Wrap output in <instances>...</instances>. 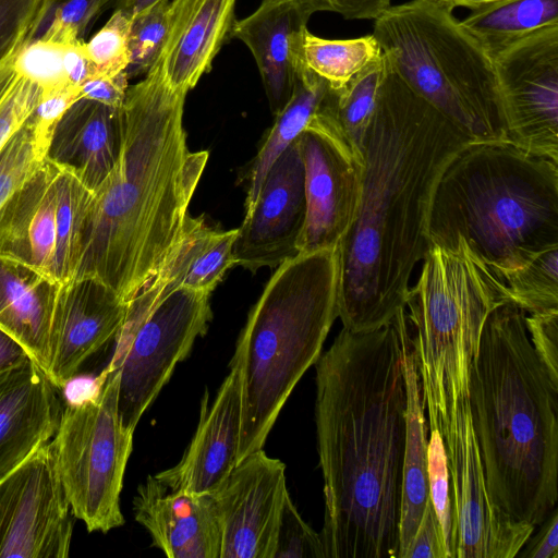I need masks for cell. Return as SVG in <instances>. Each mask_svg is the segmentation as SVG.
Returning a JSON list of instances; mask_svg holds the SVG:
<instances>
[{
  "label": "cell",
  "mask_w": 558,
  "mask_h": 558,
  "mask_svg": "<svg viewBox=\"0 0 558 558\" xmlns=\"http://www.w3.org/2000/svg\"><path fill=\"white\" fill-rule=\"evenodd\" d=\"M315 368L325 558H397L407 390L396 316L342 327Z\"/></svg>",
  "instance_id": "1"
},
{
  "label": "cell",
  "mask_w": 558,
  "mask_h": 558,
  "mask_svg": "<svg viewBox=\"0 0 558 558\" xmlns=\"http://www.w3.org/2000/svg\"><path fill=\"white\" fill-rule=\"evenodd\" d=\"M471 141L387 61L364 142L356 211L337 246L343 328L373 330L404 308L413 270L429 250L436 182Z\"/></svg>",
  "instance_id": "2"
},
{
  "label": "cell",
  "mask_w": 558,
  "mask_h": 558,
  "mask_svg": "<svg viewBox=\"0 0 558 558\" xmlns=\"http://www.w3.org/2000/svg\"><path fill=\"white\" fill-rule=\"evenodd\" d=\"M186 95L166 82L158 59L129 86L120 154L92 192L73 279L95 278L129 302L174 246L208 159L187 147Z\"/></svg>",
  "instance_id": "3"
},
{
  "label": "cell",
  "mask_w": 558,
  "mask_h": 558,
  "mask_svg": "<svg viewBox=\"0 0 558 558\" xmlns=\"http://www.w3.org/2000/svg\"><path fill=\"white\" fill-rule=\"evenodd\" d=\"M525 315L511 301L489 313L468 399L490 499L537 527L558 500V384L533 349Z\"/></svg>",
  "instance_id": "4"
},
{
  "label": "cell",
  "mask_w": 558,
  "mask_h": 558,
  "mask_svg": "<svg viewBox=\"0 0 558 558\" xmlns=\"http://www.w3.org/2000/svg\"><path fill=\"white\" fill-rule=\"evenodd\" d=\"M427 239H462L500 277L558 247V161L507 140L466 143L436 182Z\"/></svg>",
  "instance_id": "5"
},
{
  "label": "cell",
  "mask_w": 558,
  "mask_h": 558,
  "mask_svg": "<svg viewBox=\"0 0 558 558\" xmlns=\"http://www.w3.org/2000/svg\"><path fill=\"white\" fill-rule=\"evenodd\" d=\"M338 301L337 247L300 253L276 267L234 351L242 366L236 464L263 449L294 387L319 359Z\"/></svg>",
  "instance_id": "6"
},
{
  "label": "cell",
  "mask_w": 558,
  "mask_h": 558,
  "mask_svg": "<svg viewBox=\"0 0 558 558\" xmlns=\"http://www.w3.org/2000/svg\"><path fill=\"white\" fill-rule=\"evenodd\" d=\"M404 311L428 429L441 438L468 399L469 369L489 313L511 301L504 279L458 239L430 246Z\"/></svg>",
  "instance_id": "7"
},
{
  "label": "cell",
  "mask_w": 558,
  "mask_h": 558,
  "mask_svg": "<svg viewBox=\"0 0 558 558\" xmlns=\"http://www.w3.org/2000/svg\"><path fill=\"white\" fill-rule=\"evenodd\" d=\"M432 0L391 5L373 35L392 70L472 141L508 140L492 59Z\"/></svg>",
  "instance_id": "8"
},
{
  "label": "cell",
  "mask_w": 558,
  "mask_h": 558,
  "mask_svg": "<svg viewBox=\"0 0 558 558\" xmlns=\"http://www.w3.org/2000/svg\"><path fill=\"white\" fill-rule=\"evenodd\" d=\"M96 384L62 409L49 446L74 517L89 532L107 533L124 523L120 495L134 432L118 412V373L106 367Z\"/></svg>",
  "instance_id": "9"
},
{
  "label": "cell",
  "mask_w": 558,
  "mask_h": 558,
  "mask_svg": "<svg viewBox=\"0 0 558 558\" xmlns=\"http://www.w3.org/2000/svg\"><path fill=\"white\" fill-rule=\"evenodd\" d=\"M209 293L180 288L151 304L128 302L106 366L119 375L118 412L135 430L174 367L206 333L213 313Z\"/></svg>",
  "instance_id": "10"
},
{
  "label": "cell",
  "mask_w": 558,
  "mask_h": 558,
  "mask_svg": "<svg viewBox=\"0 0 558 558\" xmlns=\"http://www.w3.org/2000/svg\"><path fill=\"white\" fill-rule=\"evenodd\" d=\"M92 192L46 158L0 210V255L52 280L73 279Z\"/></svg>",
  "instance_id": "11"
},
{
  "label": "cell",
  "mask_w": 558,
  "mask_h": 558,
  "mask_svg": "<svg viewBox=\"0 0 558 558\" xmlns=\"http://www.w3.org/2000/svg\"><path fill=\"white\" fill-rule=\"evenodd\" d=\"M493 65L508 140L558 161V25L515 43Z\"/></svg>",
  "instance_id": "12"
},
{
  "label": "cell",
  "mask_w": 558,
  "mask_h": 558,
  "mask_svg": "<svg viewBox=\"0 0 558 558\" xmlns=\"http://www.w3.org/2000/svg\"><path fill=\"white\" fill-rule=\"evenodd\" d=\"M73 517L45 442L0 481V558H66Z\"/></svg>",
  "instance_id": "13"
},
{
  "label": "cell",
  "mask_w": 558,
  "mask_h": 558,
  "mask_svg": "<svg viewBox=\"0 0 558 558\" xmlns=\"http://www.w3.org/2000/svg\"><path fill=\"white\" fill-rule=\"evenodd\" d=\"M449 471L454 558H514L536 526L519 522L490 499L469 401L442 438Z\"/></svg>",
  "instance_id": "14"
},
{
  "label": "cell",
  "mask_w": 558,
  "mask_h": 558,
  "mask_svg": "<svg viewBox=\"0 0 558 558\" xmlns=\"http://www.w3.org/2000/svg\"><path fill=\"white\" fill-rule=\"evenodd\" d=\"M298 143L306 199L299 251L336 248L354 219L362 163L336 124L318 111L298 137Z\"/></svg>",
  "instance_id": "15"
},
{
  "label": "cell",
  "mask_w": 558,
  "mask_h": 558,
  "mask_svg": "<svg viewBox=\"0 0 558 558\" xmlns=\"http://www.w3.org/2000/svg\"><path fill=\"white\" fill-rule=\"evenodd\" d=\"M287 494L283 462L263 449L242 459L210 494L220 527V558H272Z\"/></svg>",
  "instance_id": "16"
},
{
  "label": "cell",
  "mask_w": 558,
  "mask_h": 558,
  "mask_svg": "<svg viewBox=\"0 0 558 558\" xmlns=\"http://www.w3.org/2000/svg\"><path fill=\"white\" fill-rule=\"evenodd\" d=\"M305 218L304 167L296 138L270 167L238 228L235 265L255 272L299 255Z\"/></svg>",
  "instance_id": "17"
},
{
  "label": "cell",
  "mask_w": 558,
  "mask_h": 558,
  "mask_svg": "<svg viewBox=\"0 0 558 558\" xmlns=\"http://www.w3.org/2000/svg\"><path fill=\"white\" fill-rule=\"evenodd\" d=\"M128 308L114 290L95 278L60 283L50 329L46 375L59 390L83 365L114 340Z\"/></svg>",
  "instance_id": "18"
},
{
  "label": "cell",
  "mask_w": 558,
  "mask_h": 558,
  "mask_svg": "<svg viewBox=\"0 0 558 558\" xmlns=\"http://www.w3.org/2000/svg\"><path fill=\"white\" fill-rule=\"evenodd\" d=\"M242 423V366L233 354L230 372L209 405L205 392L199 423L182 459L155 477L171 490L215 492L236 465Z\"/></svg>",
  "instance_id": "19"
},
{
  "label": "cell",
  "mask_w": 558,
  "mask_h": 558,
  "mask_svg": "<svg viewBox=\"0 0 558 558\" xmlns=\"http://www.w3.org/2000/svg\"><path fill=\"white\" fill-rule=\"evenodd\" d=\"M312 15L304 0H262L232 25L230 37L252 52L274 116L288 102L305 66L303 41Z\"/></svg>",
  "instance_id": "20"
},
{
  "label": "cell",
  "mask_w": 558,
  "mask_h": 558,
  "mask_svg": "<svg viewBox=\"0 0 558 558\" xmlns=\"http://www.w3.org/2000/svg\"><path fill=\"white\" fill-rule=\"evenodd\" d=\"M133 511L167 557L220 558V527L210 494L171 490L149 475L137 488Z\"/></svg>",
  "instance_id": "21"
},
{
  "label": "cell",
  "mask_w": 558,
  "mask_h": 558,
  "mask_svg": "<svg viewBox=\"0 0 558 558\" xmlns=\"http://www.w3.org/2000/svg\"><path fill=\"white\" fill-rule=\"evenodd\" d=\"M62 409L59 389L32 359L0 374V481L52 438Z\"/></svg>",
  "instance_id": "22"
},
{
  "label": "cell",
  "mask_w": 558,
  "mask_h": 558,
  "mask_svg": "<svg viewBox=\"0 0 558 558\" xmlns=\"http://www.w3.org/2000/svg\"><path fill=\"white\" fill-rule=\"evenodd\" d=\"M236 0H170L158 61L166 82L187 94L230 38Z\"/></svg>",
  "instance_id": "23"
},
{
  "label": "cell",
  "mask_w": 558,
  "mask_h": 558,
  "mask_svg": "<svg viewBox=\"0 0 558 558\" xmlns=\"http://www.w3.org/2000/svg\"><path fill=\"white\" fill-rule=\"evenodd\" d=\"M121 108L80 98L52 129L46 158L95 191L120 154Z\"/></svg>",
  "instance_id": "24"
},
{
  "label": "cell",
  "mask_w": 558,
  "mask_h": 558,
  "mask_svg": "<svg viewBox=\"0 0 558 558\" xmlns=\"http://www.w3.org/2000/svg\"><path fill=\"white\" fill-rule=\"evenodd\" d=\"M236 235L238 229H216L204 216L189 215L161 266L130 301L151 304L180 288L210 294L235 265L233 245Z\"/></svg>",
  "instance_id": "25"
},
{
  "label": "cell",
  "mask_w": 558,
  "mask_h": 558,
  "mask_svg": "<svg viewBox=\"0 0 558 558\" xmlns=\"http://www.w3.org/2000/svg\"><path fill=\"white\" fill-rule=\"evenodd\" d=\"M59 286L35 268L0 255V328L19 341L45 373Z\"/></svg>",
  "instance_id": "26"
},
{
  "label": "cell",
  "mask_w": 558,
  "mask_h": 558,
  "mask_svg": "<svg viewBox=\"0 0 558 558\" xmlns=\"http://www.w3.org/2000/svg\"><path fill=\"white\" fill-rule=\"evenodd\" d=\"M396 318L400 330L407 390L402 504L397 558H405L429 500L427 471L429 429L404 308L396 314Z\"/></svg>",
  "instance_id": "27"
},
{
  "label": "cell",
  "mask_w": 558,
  "mask_h": 558,
  "mask_svg": "<svg viewBox=\"0 0 558 558\" xmlns=\"http://www.w3.org/2000/svg\"><path fill=\"white\" fill-rule=\"evenodd\" d=\"M328 88V84L306 66L301 70L291 97L275 116L272 126L246 170L245 213L253 206L270 167L305 130Z\"/></svg>",
  "instance_id": "28"
},
{
  "label": "cell",
  "mask_w": 558,
  "mask_h": 558,
  "mask_svg": "<svg viewBox=\"0 0 558 558\" xmlns=\"http://www.w3.org/2000/svg\"><path fill=\"white\" fill-rule=\"evenodd\" d=\"M460 22L493 61L515 43L558 25V0H502L472 10Z\"/></svg>",
  "instance_id": "29"
},
{
  "label": "cell",
  "mask_w": 558,
  "mask_h": 558,
  "mask_svg": "<svg viewBox=\"0 0 558 558\" xmlns=\"http://www.w3.org/2000/svg\"><path fill=\"white\" fill-rule=\"evenodd\" d=\"M387 69L381 56L339 89L328 88L319 111L344 135L363 165L366 132L376 106L378 92Z\"/></svg>",
  "instance_id": "30"
},
{
  "label": "cell",
  "mask_w": 558,
  "mask_h": 558,
  "mask_svg": "<svg viewBox=\"0 0 558 558\" xmlns=\"http://www.w3.org/2000/svg\"><path fill=\"white\" fill-rule=\"evenodd\" d=\"M380 56L379 43L373 34L352 39H325L307 31L304 36L305 66L331 89L343 87Z\"/></svg>",
  "instance_id": "31"
},
{
  "label": "cell",
  "mask_w": 558,
  "mask_h": 558,
  "mask_svg": "<svg viewBox=\"0 0 558 558\" xmlns=\"http://www.w3.org/2000/svg\"><path fill=\"white\" fill-rule=\"evenodd\" d=\"M511 302L526 314L558 310V247L501 275Z\"/></svg>",
  "instance_id": "32"
},
{
  "label": "cell",
  "mask_w": 558,
  "mask_h": 558,
  "mask_svg": "<svg viewBox=\"0 0 558 558\" xmlns=\"http://www.w3.org/2000/svg\"><path fill=\"white\" fill-rule=\"evenodd\" d=\"M48 144L33 113L7 142L0 153V210L43 166Z\"/></svg>",
  "instance_id": "33"
},
{
  "label": "cell",
  "mask_w": 558,
  "mask_h": 558,
  "mask_svg": "<svg viewBox=\"0 0 558 558\" xmlns=\"http://www.w3.org/2000/svg\"><path fill=\"white\" fill-rule=\"evenodd\" d=\"M170 0H160L132 17L129 49V78L145 75L159 58L167 27Z\"/></svg>",
  "instance_id": "34"
},
{
  "label": "cell",
  "mask_w": 558,
  "mask_h": 558,
  "mask_svg": "<svg viewBox=\"0 0 558 558\" xmlns=\"http://www.w3.org/2000/svg\"><path fill=\"white\" fill-rule=\"evenodd\" d=\"M132 17L114 10L106 24L85 41V51L94 76H114L125 72L130 63L129 35Z\"/></svg>",
  "instance_id": "35"
},
{
  "label": "cell",
  "mask_w": 558,
  "mask_h": 558,
  "mask_svg": "<svg viewBox=\"0 0 558 558\" xmlns=\"http://www.w3.org/2000/svg\"><path fill=\"white\" fill-rule=\"evenodd\" d=\"M64 49L63 45L32 36L19 49L14 69L43 92L71 85L64 70Z\"/></svg>",
  "instance_id": "36"
},
{
  "label": "cell",
  "mask_w": 558,
  "mask_h": 558,
  "mask_svg": "<svg viewBox=\"0 0 558 558\" xmlns=\"http://www.w3.org/2000/svg\"><path fill=\"white\" fill-rule=\"evenodd\" d=\"M429 500L439 521L448 558H454V532L447 454L441 435L429 430L428 438Z\"/></svg>",
  "instance_id": "37"
},
{
  "label": "cell",
  "mask_w": 558,
  "mask_h": 558,
  "mask_svg": "<svg viewBox=\"0 0 558 558\" xmlns=\"http://www.w3.org/2000/svg\"><path fill=\"white\" fill-rule=\"evenodd\" d=\"M272 558H325L319 533L302 519L289 493L280 512Z\"/></svg>",
  "instance_id": "38"
},
{
  "label": "cell",
  "mask_w": 558,
  "mask_h": 558,
  "mask_svg": "<svg viewBox=\"0 0 558 558\" xmlns=\"http://www.w3.org/2000/svg\"><path fill=\"white\" fill-rule=\"evenodd\" d=\"M110 0H64L54 8L51 21L39 36L71 46L84 43V35Z\"/></svg>",
  "instance_id": "39"
},
{
  "label": "cell",
  "mask_w": 558,
  "mask_h": 558,
  "mask_svg": "<svg viewBox=\"0 0 558 558\" xmlns=\"http://www.w3.org/2000/svg\"><path fill=\"white\" fill-rule=\"evenodd\" d=\"M40 95V87L17 74L10 93L0 105V153L14 132L35 111Z\"/></svg>",
  "instance_id": "40"
},
{
  "label": "cell",
  "mask_w": 558,
  "mask_h": 558,
  "mask_svg": "<svg viewBox=\"0 0 558 558\" xmlns=\"http://www.w3.org/2000/svg\"><path fill=\"white\" fill-rule=\"evenodd\" d=\"M525 326L536 355L558 384V310L525 315Z\"/></svg>",
  "instance_id": "41"
},
{
  "label": "cell",
  "mask_w": 558,
  "mask_h": 558,
  "mask_svg": "<svg viewBox=\"0 0 558 558\" xmlns=\"http://www.w3.org/2000/svg\"><path fill=\"white\" fill-rule=\"evenodd\" d=\"M80 98V88L72 85L41 90L40 99L33 112L39 132L50 138L56 123Z\"/></svg>",
  "instance_id": "42"
},
{
  "label": "cell",
  "mask_w": 558,
  "mask_h": 558,
  "mask_svg": "<svg viewBox=\"0 0 558 558\" xmlns=\"http://www.w3.org/2000/svg\"><path fill=\"white\" fill-rule=\"evenodd\" d=\"M405 558H448L441 527L430 500Z\"/></svg>",
  "instance_id": "43"
},
{
  "label": "cell",
  "mask_w": 558,
  "mask_h": 558,
  "mask_svg": "<svg viewBox=\"0 0 558 558\" xmlns=\"http://www.w3.org/2000/svg\"><path fill=\"white\" fill-rule=\"evenodd\" d=\"M50 3L49 0L44 2L38 11L23 25L12 45L0 56V105L10 93L17 76L14 69L16 53L21 46L40 29L43 20L49 12Z\"/></svg>",
  "instance_id": "44"
},
{
  "label": "cell",
  "mask_w": 558,
  "mask_h": 558,
  "mask_svg": "<svg viewBox=\"0 0 558 558\" xmlns=\"http://www.w3.org/2000/svg\"><path fill=\"white\" fill-rule=\"evenodd\" d=\"M46 0H0V56Z\"/></svg>",
  "instance_id": "45"
},
{
  "label": "cell",
  "mask_w": 558,
  "mask_h": 558,
  "mask_svg": "<svg viewBox=\"0 0 558 558\" xmlns=\"http://www.w3.org/2000/svg\"><path fill=\"white\" fill-rule=\"evenodd\" d=\"M312 13L328 11L345 20H374L380 17L390 7L391 0H304Z\"/></svg>",
  "instance_id": "46"
},
{
  "label": "cell",
  "mask_w": 558,
  "mask_h": 558,
  "mask_svg": "<svg viewBox=\"0 0 558 558\" xmlns=\"http://www.w3.org/2000/svg\"><path fill=\"white\" fill-rule=\"evenodd\" d=\"M129 80L126 71L114 76H92L80 86V96L119 109L123 106Z\"/></svg>",
  "instance_id": "47"
},
{
  "label": "cell",
  "mask_w": 558,
  "mask_h": 558,
  "mask_svg": "<svg viewBox=\"0 0 558 558\" xmlns=\"http://www.w3.org/2000/svg\"><path fill=\"white\" fill-rule=\"evenodd\" d=\"M525 542L517 557L520 558H558V510L557 506L549 512Z\"/></svg>",
  "instance_id": "48"
},
{
  "label": "cell",
  "mask_w": 558,
  "mask_h": 558,
  "mask_svg": "<svg viewBox=\"0 0 558 558\" xmlns=\"http://www.w3.org/2000/svg\"><path fill=\"white\" fill-rule=\"evenodd\" d=\"M63 62L66 78L75 87L80 88L85 81L94 76L92 63L85 51V41L65 46Z\"/></svg>",
  "instance_id": "49"
},
{
  "label": "cell",
  "mask_w": 558,
  "mask_h": 558,
  "mask_svg": "<svg viewBox=\"0 0 558 558\" xmlns=\"http://www.w3.org/2000/svg\"><path fill=\"white\" fill-rule=\"evenodd\" d=\"M28 359L22 344L0 328V374L20 366Z\"/></svg>",
  "instance_id": "50"
},
{
  "label": "cell",
  "mask_w": 558,
  "mask_h": 558,
  "mask_svg": "<svg viewBox=\"0 0 558 558\" xmlns=\"http://www.w3.org/2000/svg\"><path fill=\"white\" fill-rule=\"evenodd\" d=\"M160 0H114V10H119L130 17L154 5Z\"/></svg>",
  "instance_id": "51"
},
{
  "label": "cell",
  "mask_w": 558,
  "mask_h": 558,
  "mask_svg": "<svg viewBox=\"0 0 558 558\" xmlns=\"http://www.w3.org/2000/svg\"><path fill=\"white\" fill-rule=\"evenodd\" d=\"M453 10L457 7H465L471 10L480 9L502 0H432Z\"/></svg>",
  "instance_id": "52"
},
{
  "label": "cell",
  "mask_w": 558,
  "mask_h": 558,
  "mask_svg": "<svg viewBox=\"0 0 558 558\" xmlns=\"http://www.w3.org/2000/svg\"><path fill=\"white\" fill-rule=\"evenodd\" d=\"M51 1H54V0H51Z\"/></svg>",
  "instance_id": "53"
}]
</instances>
